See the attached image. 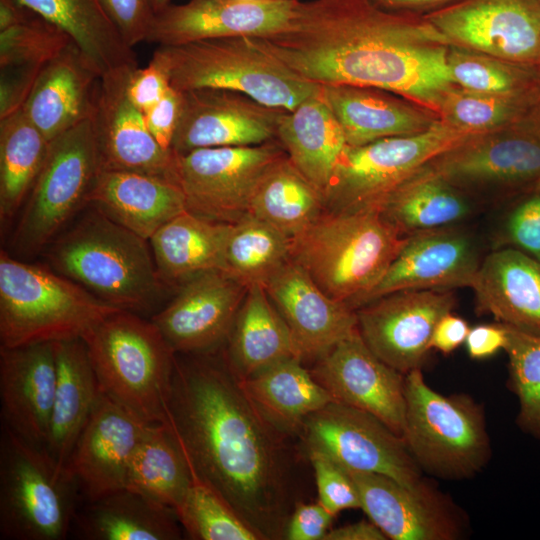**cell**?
<instances>
[{
	"instance_id": "1",
	"label": "cell",
	"mask_w": 540,
	"mask_h": 540,
	"mask_svg": "<svg viewBox=\"0 0 540 540\" xmlns=\"http://www.w3.org/2000/svg\"><path fill=\"white\" fill-rule=\"evenodd\" d=\"M163 424L261 540L284 539L299 502L293 436L265 418L225 360L176 356Z\"/></svg>"
},
{
	"instance_id": "2",
	"label": "cell",
	"mask_w": 540,
	"mask_h": 540,
	"mask_svg": "<svg viewBox=\"0 0 540 540\" xmlns=\"http://www.w3.org/2000/svg\"><path fill=\"white\" fill-rule=\"evenodd\" d=\"M251 38L307 81L384 89L437 114L456 86L447 37L424 17L389 12L369 0L301 1L286 30Z\"/></svg>"
},
{
	"instance_id": "3",
	"label": "cell",
	"mask_w": 540,
	"mask_h": 540,
	"mask_svg": "<svg viewBox=\"0 0 540 540\" xmlns=\"http://www.w3.org/2000/svg\"><path fill=\"white\" fill-rule=\"evenodd\" d=\"M50 245L58 273L120 310L148 313L162 298L166 285L148 240L94 207Z\"/></svg>"
},
{
	"instance_id": "4",
	"label": "cell",
	"mask_w": 540,
	"mask_h": 540,
	"mask_svg": "<svg viewBox=\"0 0 540 540\" xmlns=\"http://www.w3.org/2000/svg\"><path fill=\"white\" fill-rule=\"evenodd\" d=\"M405 237L377 208L325 210L291 239L290 258L327 295L356 310L382 279Z\"/></svg>"
},
{
	"instance_id": "5",
	"label": "cell",
	"mask_w": 540,
	"mask_h": 540,
	"mask_svg": "<svg viewBox=\"0 0 540 540\" xmlns=\"http://www.w3.org/2000/svg\"><path fill=\"white\" fill-rule=\"evenodd\" d=\"M119 310L57 271L0 253L3 347L83 340Z\"/></svg>"
},
{
	"instance_id": "6",
	"label": "cell",
	"mask_w": 540,
	"mask_h": 540,
	"mask_svg": "<svg viewBox=\"0 0 540 540\" xmlns=\"http://www.w3.org/2000/svg\"><path fill=\"white\" fill-rule=\"evenodd\" d=\"M83 341L101 392L146 423H165L176 353L157 326L119 310Z\"/></svg>"
},
{
	"instance_id": "7",
	"label": "cell",
	"mask_w": 540,
	"mask_h": 540,
	"mask_svg": "<svg viewBox=\"0 0 540 540\" xmlns=\"http://www.w3.org/2000/svg\"><path fill=\"white\" fill-rule=\"evenodd\" d=\"M153 57L166 68L171 86L178 91L232 90L265 105L289 111L320 94V85L292 72L256 45L251 37L159 46Z\"/></svg>"
},
{
	"instance_id": "8",
	"label": "cell",
	"mask_w": 540,
	"mask_h": 540,
	"mask_svg": "<svg viewBox=\"0 0 540 540\" xmlns=\"http://www.w3.org/2000/svg\"><path fill=\"white\" fill-rule=\"evenodd\" d=\"M402 438L422 472L445 480L472 478L491 456L483 408L467 394L434 390L422 369L405 375Z\"/></svg>"
},
{
	"instance_id": "9",
	"label": "cell",
	"mask_w": 540,
	"mask_h": 540,
	"mask_svg": "<svg viewBox=\"0 0 540 540\" xmlns=\"http://www.w3.org/2000/svg\"><path fill=\"white\" fill-rule=\"evenodd\" d=\"M78 488L45 447L2 425L0 535L7 540H62L72 529Z\"/></svg>"
},
{
	"instance_id": "10",
	"label": "cell",
	"mask_w": 540,
	"mask_h": 540,
	"mask_svg": "<svg viewBox=\"0 0 540 540\" xmlns=\"http://www.w3.org/2000/svg\"><path fill=\"white\" fill-rule=\"evenodd\" d=\"M100 170L91 119L50 141L11 237L14 251L30 256L49 245L71 217L87 205Z\"/></svg>"
},
{
	"instance_id": "11",
	"label": "cell",
	"mask_w": 540,
	"mask_h": 540,
	"mask_svg": "<svg viewBox=\"0 0 540 540\" xmlns=\"http://www.w3.org/2000/svg\"><path fill=\"white\" fill-rule=\"evenodd\" d=\"M468 135L439 120L416 135L347 146L324 196L326 210L377 208L421 167Z\"/></svg>"
},
{
	"instance_id": "12",
	"label": "cell",
	"mask_w": 540,
	"mask_h": 540,
	"mask_svg": "<svg viewBox=\"0 0 540 540\" xmlns=\"http://www.w3.org/2000/svg\"><path fill=\"white\" fill-rule=\"evenodd\" d=\"M427 165L470 195L496 193L509 200L540 185V132L524 119L471 134Z\"/></svg>"
},
{
	"instance_id": "13",
	"label": "cell",
	"mask_w": 540,
	"mask_h": 540,
	"mask_svg": "<svg viewBox=\"0 0 540 540\" xmlns=\"http://www.w3.org/2000/svg\"><path fill=\"white\" fill-rule=\"evenodd\" d=\"M297 436L306 451H320L348 471L382 474L409 487L424 481L403 438L363 410L331 402L309 415Z\"/></svg>"
},
{
	"instance_id": "14",
	"label": "cell",
	"mask_w": 540,
	"mask_h": 540,
	"mask_svg": "<svg viewBox=\"0 0 540 540\" xmlns=\"http://www.w3.org/2000/svg\"><path fill=\"white\" fill-rule=\"evenodd\" d=\"M285 154L278 141L175 154L177 182L184 192L187 210L215 221H238L248 213L252 195L266 170Z\"/></svg>"
},
{
	"instance_id": "15",
	"label": "cell",
	"mask_w": 540,
	"mask_h": 540,
	"mask_svg": "<svg viewBox=\"0 0 540 540\" xmlns=\"http://www.w3.org/2000/svg\"><path fill=\"white\" fill-rule=\"evenodd\" d=\"M456 302L452 290L392 292L357 308V327L376 356L406 375L422 369L437 322Z\"/></svg>"
},
{
	"instance_id": "16",
	"label": "cell",
	"mask_w": 540,
	"mask_h": 540,
	"mask_svg": "<svg viewBox=\"0 0 540 540\" xmlns=\"http://www.w3.org/2000/svg\"><path fill=\"white\" fill-rule=\"evenodd\" d=\"M424 18L452 44L540 66L538 0H460Z\"/></svg>"
},
{
	"instance_id": "17",
	"label": "cell",
	"mask_w": 540,
	"mask_h": 540,
	"mask_svg": "<svg viewBox=\"0 0 540 540\" xmlns=\"http://www.w3.org/2000/svg\"><path fill=\"white\" fill-rule=\"evenodd\" d=\"M287 111L232 90L181 91V109L171 150L183 154L200 148L277 141L278 127Z\"/></svg>"
},
{
	"instance_id": "18",
	"label": "cell",
	"mask_w": 540,
	"mask_h": 540,
	"mask_svg": "<svg viewBox=\"0 0 540 540\" xmlns=\"http://www.w3.org/2000/svg\"><path fill=\"white\" fill-rule=\"evenodd\" d=\"M348 473L356 486L360 509L387 539L457 540L463 537L467 521L462 510L430 482L424 480L409 487L378 473Z\"/></svg>"
},
{
	"instance_id": "19",
	"label": "cell",
	"mask_w": 540,
	"mask_h": 540,
	"mask_svg": "<svg viewBox=\"0 0 540 540\" xmlns=\"http://www.w3.org/2000/svg\"><path fill=\"white\" fill-rule=\"evenodd\" d=\"M310 372L335 402L374 415L402 437L405 375L373 353L358 327L317 359Z\"/></svg>"
},
{
	"instance_id": "20",
	"label": "cell",
	"mask_w": 540,
	"mask_h": 540,
	"mask_svg": "<svg viewBox=\"0 0 540 540\" xmlns=\"http://www.w3.org/2000/svg\"><path fill=\"white\" fill-rule=\"evenodd\" d=\"M301 0H190L154 16L146 42L159 46L225 37H264L286 30Z\"/></svg>"
},
{
	"instance_id": "21",
	"label": "cell",
	"mask_w": 540,
	"mask_h": 540,
	"mask_svg": "<svg viewBox=\"0 0 540 540\" xmlns=\"http://www.w3.org/2000/svg\"><path fill=\"white\" fill-rule=\"evenodd\" d=\"M132 68L101 77L97 87L90 119L100 168L143 173L177 182L176 155L155 140L145 115L127 95V76Z\"/></svg>"
},
{
	"instance_id": "22",
	"label": "cell",
	"mask_w": 540,
	"mask_h": 540,
	"mask_svg": "<svg viewBox=\"0 0 540 540\" xmlns=\"http://www.w3.org/2000/svg\"><path fill=\"white\" fill-rule=\"evenodd\" d=\"M248 286L227 271L195 275L151 321L177 353L204 354L226 340Z\"/></svg>"
},
{
	"instance_id": "23",
	"label": "cell",
	"mask_w": 540,
	"mask_h": 540,
	"mask_svg": "<svg viewBox=\"0 0 540 540\" xmlns=\"http://www.w3.org/2000/svg\"><path fill=\"white\" fill-rule=\"evenodd\" d=\"M482 259L477 239L461 224L411 233L362 305L400 290L471 287Z\"/></svg>"
},
{
	"instance_id": "24",
	"label": "cell",
	"mask_w": 540,
	"mask_h": 540,
	"mask_svg": "<svg viewBox=\"0 0 540 540\" xmlns=\"http://www.w3.org/2000/svg\"><path fill=\"white\" fill-rule=\"evenodd\" d=\"M150 425L102 393L65 467L86 502L126 488L130 462Z\"/></svg>"
},
{
	"instance_id": "25",
	"label": "cell",
	"mask_w": 540,
	"mask_h": 540,
	"mask_svg": "<svg viewBox=\"0 0 540 540\" xmlns=\"http://www.w3.org/2000/svg\"><path fill=\"white\" fill-rule=\"evenodd\" d=\"M290 331L294 357L316 361L357 328L356 311L327 295L293 260L264 285Z\"/></svg>"
},
{
	"instance_id": "26",
	"label": "cell",
	"mask_w": 540,
	"mask_h": 540,
	"mask_svg": "<svg viewBox=\"0 0 540 540\" xmlns=\"http://www.w3.org/2000/svg\"><path fill=\"white\" fill-rule=\"evenodd\" d=\"M57 379L54 342L0 348L3 425L46 447Z\"/></svg>"
},
{
	"instance_id": "27",
	"label": "cell",
	"mask_w": 540,
	"mask_h": 540,
	"mask_svg": "<svg viewBox=\"0 0 540 540\" xmlns=\"http://www.w3.org/2000/svg\"><path fill=\"white\" fill-rule=\"evenodd\" d=\"M347 146L427 131L439 120L434 111L393 92L370 86L320 85Z\"/></svg>"
},
{
	"instance_id": "28",
	"label": "cell",
	"mask_w": 540,
	"mask_h": 540,
	"mask_svg": "<svg viewBox=\"0 0 540 540\" xmlns=\"http://www.w3.org/2000/svg\"><path fill=\"white\" fill-rule=\"evenodd\" d=\"M100 78L73 42L41 68L23 110L50 142L91 118Z\"/></svg>"
},
{
	"instance_id": "29",
	"label": "cell",
	"mask_w": 540,
	"mask_h": 540,
	"mask_svg": "<svg viewBox=\"0 0 540 540\" xmlns=\"http://www.w3.org/2000/svg\"><path fill=\"white\" fill-rule=\"evenodd\" d=\"M478 314L540 335V261L513 248L483 257L470 287Z\"/></svg>"
},
{
	"instance_id": "30",
	"label": "cell",
	"mask_w": 540,
	"mask_h": 540,
	"mask_svg": "<svg viewBox=\"0 0 540 540\" xmlns=\"http://www.w3.org/2000/svg\"><path fill=\"white\" fill-rule=\"evenodd\" d=\"M87 205L148 241L165 223L187 210L177 182L114 170H100Z\"/></svg>"
},
{
	"instance_id": "31",
	"label": "cell",
	"mask_w": 540,
	"mask_h": 540,
	"mask_svg": "<svg viewBox=\"0 0 540 540\" xmlns=\"http://www.w3.org/2000/svg\"><path fill=\"white\" fill-rule=\"evenodd\" d=\"M54 344L57 379L45 448L56 464L65 469L102 392L85 342L73 339Z\"/></svg>"
},
{
	"instance_id": "32",
	"label": "cell",
	"mask_w": 540,
	"mask_h": 540,
	"mask_svg": "<svg viewBox=\"0 0 540 540\" xmlns=\"http://www.w3.org/2000/svg\"><path fill=\"white\" fill-rule=\"evenodd\" d=\"M181 527L172 508L124 488L77 509L71 531L84 540H177Z\"/></svg>"
},
{
	"instance_id": "33",
	"label": "cell",
	"mask_w": 540,
	"mask_h": 540,
	"mask_svg": "<svg viewBox=\"0 0 540 540\" xmlns=\"http://www.w3.org/2000/svg\"><path fill=\"white\" fill-rule=\"evenodd\" d=\"M231 225L186 210L160 227L149 242L165 285H181L207 271H227L225 253Z\"/></svg>"
},
{
	"instance_id": "34",
	"label": "cell",
	"mask_w": 540,
	"mask_h": 540,
	"mask_svg": "<svg viewBox=\"0 0 540 540\" xmlns=\"http://www.w3.org/2000/svg\"><path fill=\"white\" fill-rule=\"evenodd\" d=\"M277 141L295 168L324 197L347 144L320 94L286 112L278 127Z\"/></svg>"
},
{
	"instance_id": "35",
	"label": "cell",
	"mask_w": 540,
	"mask_h": 540,
	"mask_svg": "<svg viewBox=\"0 0 540 540\" xmlns=\"http://www.w3.org/2000/svg\"><path fill=\"white\" fill-rule=\"evenodd\" d=\"M226 339L224 360L239 379L294 357L288 326L261 285L248 287Z\"/></svg>"
},
{
	"instance_id": "36",
	"label": "cell",
	"mask_w": 540,
	"mask_h": 540,
	"mask_svg": "<svg viewBox=\"0 0 540 540\" xmlns=\"http://www.w3.org/2000/svg\"><path fill=\"white\" fill-rule=\"evenodd\" d=\"M381 216L401 235L461 224L475 210L471 195L450 184L427 164L378 206Z\"/></svg>"
},
{
	"instance_id": "37",
	"label": "cell",
	"mask_w": 540,
	"mask_h": 540,
	"mask_svg": "<svg viewBox=\"0 0 540 540\" xmlns=\"http://www.w3.org/2000/svg\"><path fill=\"white\" fill-rule=\"evenodd\" d=\"M239 381L265 418L292 436H297L309 415L334 402L296 357L278 361Z\"/></svg>"
},
{
	"instance_id": "38",
	"label": "cell",
	"mask_w": 540,
	"mask_h": 540,
	"mask_svg": "<svg viewBox=\"0 0 540 540\" xmlns=\"http://www.w3.org/2000/svg\"><path fill=\"white\" fill-rule=\"evenodd\" d=\"M21 1L63 29L101 77L138 66L133 48L124 42L99 0Z\"/></svg>"
},
{
	"instance_id": "39",
	"label": "cell",
	"mask_w": 540,
	"mask_h": 540,
	"mask_svg": "<svg viewBox=\"0 0 540 540\" xmlns=\"http://www.w3.org/2000/svg\"><path fill=\"white\" fill-rule=\"evenodd\" d=\"M322 194L285 154L264 173L252 195L248 214L292 239L324 211Z\"/></svg>"
},
{
	"instance_id": "40",
	"label": "cell",
	"mask_w": 540,
	"mask_h": 540,
	"mask_svg": "<svg viewBox=\"0 0 540 540\" xmlns=\"http://www.w3.org/2000/svg\"><path fill=\"white\" fill-rule=\"evenodd\" d=\"M50 142L23 110L0 119V221L23 206L45 162Z\"/></svg>"
},
{
	"instance_id": "41",
	"label": "cell",
	"mask_w": 540,
	"mask_h": 540,
	"mask_svg": "<svg viewBox=\"0 0 540 540\" xmlns=\"http://www.w3.org/2000/svg\"><path fill=\"white\" fill-rule=\"evenodd\" d=\"M190 481L186 458L167 426L163 423L151 424L130 462L126 488L176 512Z\"/></svg>"
},
{
	"instance_id": "42",
	"label": "cell",
	"mask_w": 540,
	"mask_h": 540,
	"mask_svg": "<svg viewBox=\"0 0 540 540\" xmlns=\"http://www.w3.org/2000/svg\"><path fill=\"white\" fill-rule=\"evenodd\" d=\"M290 247V238L247 213L231 225L225 253L227 272L248 287H264L291 259Z\"/></svg>"
},
{
	"instance_id": "43",
	"label": "cell",
	"mask_w": 540,
	"mask_h": 540,
	"mask_svg": "<svg viewBox=\"0 0 540 540\" xmlns=\"http://www.w3.org/2000/svg\"><path fill=\"white\" fill-rule=\"evenodd\" d=\"M447 67L464 89L534 100L540 89V66L507 61L451 44Z\"/></svg>"
},
{
	"instance_id": "44",
	"label": "cell",
	"mask_w": 540,
	"mask_h": 540,
	"mask_svg": "<svg viewBox=\"0 0 540 540\" xmlns=\"http://www.w3.org/2000/svg\"><path fill=\"white\" fill-rule=\"evenodd\" d=\"M189 470L190 485L176 514L190 539L261 540L210 484L191 467Z\"/></svg>"
},
{
	"instance_id": "45",
	"label": "cell",
	"mask_w": 540,
	"mask_h": 540,
	"mask_svg": "<svg viewBox=\"0 0 540 540\" xmlns=\"http://www.w3.org/2000/svg\"><path fill=\"white\" fill-rule=\"evenodd\" d=\"M534 100L482 93L456 85L443 97L438 115L455 129L480 134L523 121Z\"/></svg>"
},
{
	"instance_id": "46",
	"label": "cell",
	"mask_w": 540,
	"mask_h": 540,
	"mask_svg": "<svg viewBox=\"0 0 540 540\" xmlns=\"http://www.w3.org/2000/svg\"><path fill=\"white\" fill-rule=\"evenodd\" d=\"M505 327L508 387L518 400L516 424L540 441V335Z\"/></svg>"
},
{
	"instance_id": "47",
	"label": "cell",
	"mask_w": 540,
	"mask_h": 540,
	"mask_svg": "<svg viewBox=\"0 0 540 540\" xmlns=\"http://www.w3.org/2000/svg\"><path fill=\"white\" fill-rule=\"evenodd\" d=\"M73 42L63 29L36 14L0 31V68L41 69Z\"/></svg>"
},
{
	"instance_id": "48",
	"label": "cell",
	"mask_w": 540,
	"mask_h": 540,
	"mask_svg": "<svg viewBox=\"0 0 540 540\" xmlns=\"http://www.w3.org/2000/svg\"><path fill=\"white\" fill-rule=\"evenodd\" d=\"M492 241L493 249H517L540 261V185L509 199Z\"/></svg>"
},
{
	"instance_id": "49",
	"label": "cell",
	"mask_w": 540,
	"mask_h": 540,
	"mask_svg": "<svg viewBox=\"0 0 540 540\" xmlns=\"http://www.w3.org/2000/svg\"><path fill=\"white\" fill-rule=\"evenodd\" d=\"M306 454L313 469L318 502L334 515L360 508L359 495L348 471L320 451L307 450Z\"/></svg>"
},
{
	"instance_id": "50",
	"label": "cell",
	"mask_w": 540,
	"mask_h": 540,
	"mask_svg": "<svg viewBox=\"0 0 540 540\" xmlns=\"http://www.w3.org/2000/svg\"><path fill=\"white\" fill-rule=\"evenodd\" d=\"M105 13L131 48L146 41L155 12L149 0H99Z\"/></svg>"
},
{
	"instance_id": "51",
	"label": "cell",
	"mask_w": 540,
	"mask_h": 540,
	"mask_svg": "<svg viewBox=\"0 0 540 540\" xmlns=\"http://www.w3.org/2000/svg\"><path fill=\"white\" fill-rule=\"evenodd\" d=\"M170 86L166 68L152 56L146 67L137 66L128 72L126 91L131 102L146 114L160 101Z\"/></svg>"
},
{
	"instance_id": "52",
	"label": "cell",
	"mask_w": 540,
	"mask_h": 540,
	"mask_svg": "<svg viewBox=\"0 0 540 540\" xmlns=\"http://www.w3.org/2000/svg\"><path fill=\"white\" fill-rule=\"evenodd\" d=\"M335 515L320 502H298L290 516L284 539L323 540Z\"/></svg>"
},
{
	"instance_id": "53",
	"label": "cell",
	"mask_w": 540,
	"mask_h": 540,
	"mask_svg": "<svg viewBox=\"0 0 540 540\" xmlns=\"http://www.w3.org/2000/svg\"><path fill=\"white\" fill-rule=\"evenodd\" d=\"M41 69L0 68V119L21 109Z\"/></svg>"
},
{
	"instance_id": "54",
	"label": "cell",
	"mask_w": 540,
	"mask_h": 540,
	"mask_svg": "<svg viewBox=\"0 0 540 540\" xmlns=\"http://www.w3.org/2000/svg\"><path fill=\"white\" fill-rule=\"evenodd\" d=\"M181 109V91L170 86L160 101L145 115L150 133L165 150H171Z\"/></svg>"
},
{
	"instance_id": "55",
	"label": "cell",
	"mask_w": 540,
	"mask_h": 540,
	"mask_svg": "<svg viewBox=\"0 0 540 540\" xmlns=\"http://www.w3.org/2000/svg\"><path fill=\"white\" fill-rule=\"evenodd\" d=\"M506 342V327L497 322L471 327L464 344L471 359L484 360L504 350Z\"/></svg>"
},
{
	"instance_id": "56",
	"label": "cell",
	"mask_w": 540,
	"mask_h": 540,
	"mask_svg": "<svg viewBox=\"0 0 540 540\" xmlns=\"http://www.w3.org/2000/svg\"><path fill=\"white\" fill-rule=\"evenodd\" d=\"M470 327L467 321L452 312L445 314L436 324L430 350L448 355L465 343Z\"/></svg>"
},
{
	"instance_id": "57",
	"label": "cell",
	"mask_w": 540,
	"mask_h": 540,
	"mask_svg": "<svg viewBox=\"0 0 540 540\" xmlns=\"http://www.w3.org/2000/svg\"><path fill=\"white\" fill-rule=\"evenodd\" d=\"M380 9L403 15L425 17L460 0H369Z\"/></svg>"
},
{
	"instance_id": "58",
	"label": "cell",
	"mask_w": 540,
	"mask_h": 540,
	"mask_svg": "<svg viewBox=\"0 0 540 540\" xmlns=\"http://www.w3.org/2000/svg\"><path fill=\"white\" fill-rule=\"evenodd\" d=\"M387 537L372 521L331 528L323 540H386Z\"/></svg>"
},
{
	"instance_id": "59",
	"label": "cell",
	"mask_w": 540,
	"mask_h": 540,
	"mask_svg": "<svg viewBox=\"0 0 540 540\" xmlns=\"http://www.w3.org/2000/svg\"><path fill=\"white\" fill-rule=\"evenodd\" d=\"M35 15L21 0H0V31L24 23Z\"/></svg>"
},
{
	"instance_id": "60",
	"label": "cell",
	"mask_w": 540,
	"mask_h": 540,
	"mask_svg": "<svg viewBox=\"0 0 540 540\" xmlns=\"http://www.w3.org/2000/svg\"><path fill=\"white\" fill-rule=\"evenodd\" d=\"M525 119L540 132V89Z\"/></svg>"
},
{
	"instance_id": "61",
	"label": "cell",
	"mask_w": 540,
	"mask_h": 540,
	"mask_svg": "<svg viewBox=\"0 0 540 540\" xmlns=\"http://www.w3.org/2000/svg\"><path fill=\"white\" fill-rule=\"evenodd\" d=\"M171 0H149L155 14L168 6Z\"/></svg>"
},
{
	"instance_id": "62",
	"label": "cell",
	"mask_w": 540,
	"mask_h": 540,
	"mask_svg": "<svg viewBox=\"0 0 540 540\" xmlns=\"http://www.w3.org/2000/svg\"><path fill=\"white\" fill-rule=\"evenodd\" d=\"M540 2V0H538Z\"/></svg>"
}]
</instances>
